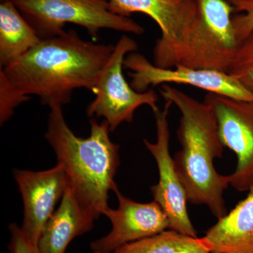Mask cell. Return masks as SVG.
<instances>
[{"label": "cell", "instance_id": "1", "mask_svg": "<svg viewBox=\"0 0 253 253\" xmlns=\"http://www.w3.org/2000/svg\"><path fill=\"white\" fill-rule=\"evenodd\" d=\"M115 45L82 39L71 29L42 40L23 57L1 68L11 84L25 94L38 96L50 108L71 102L73 91L93 92Z\"/></svg>", "mask_w": 253, "mask_h": 253}, {"label": "cell", "instance_id": "2", "mask_svg": "<svg viewBox=\"0 0 253 253\" xmlns=\"http://www.w3.org/2000/svg\"><path fill=\"white\" fill-rule=\"evenodd\" d=\"M159 92L180 111L176 136L181 149L173 158L188 202L207 206L217 219L224 217L228 213L224 192L230 185V175L219 174L214 166V160L222 157L224 146L212 109L169 84L161 85Z\"/></svg>", "mask_w": 253, "mask_h": 253}, {"label": "cell", "instance_id": "3", "mask_svg": "<svg viewBox=\"0 0 253 253\" xmlns=\"http://www.w3.org/2000/svg\"><path fill=\"white\" fill-rule=\"evenodd\" d=\"M89 124V137H78L68 126L62 106H54L50 108L44 137L67 174L75 197L96 220L109 208V191L117 187L114 178L120 166V146L110 139L106 121L99 123L92 118Z\"/></svg>", "mask_w": 253, "mask_h": 253}, {"label": "cell", "instance_id": "4", "mask_svg": "<svg viewBox=\"0 0 253 253\" xmlns=\"http://www.w3.org/2000/svg\"><path fill=\"white\" fill-rule=\"evenodd\" d=\"M41 40L61 36L68 23L84 28L94 38L103 29L143 35L145 29L130 17L111 12L109 0H12Z\"/></svg>", "mask_w": 253, "mask_h": 253}, {"label": "cell", "instance_id": "5", "mask_svg": "<svg viewBox=\"0 0 253 253\" xmlns=\"http://www.w3.org/2000/svg\"><path fill=\"white\" fill-rule=\"evenodd\" d=\"M137 49L138 44L132 38L126 35L121 36L100 73L92 92L95 99L86 107V116L89 118H104L111 131L123 123L132 122L136 110L141 106L147 105L152 111L158 108V96L154 89L138 92L123 74L125 59Z\"/></svg>", "mask_w": 253, "mask_h": 253}, {"label": "cell", "instance_id": "6", "mask_svg": "<svg viewBox=\"0 0 253 253\" xmlns=\"http://www.w3.org/2000/svg\"><path fill=\"white\" fill-rule=\"evenodd\" d=\"M199 21L175 66L228 73L239 44L234 8L227 0H199Z\"/></svg>", "mask_w": 253, "mask_h": 253}, {"label": "cell", "instance_id": "7", "mask_svg": "<svg viewBox=\"0 0 253 253\" xmlns=\"http://www.w3.org/2000/svg\"><path fill=\"white\" fill-rule=\"evenodd\" d=\"M113 14L129 17L142 13L157 23L161 38L154 48V64L160 68L175 66L199 19V0H109Z\"/></svg>", "mask_w": 253, "mask_h": 253}, {"label": "cell", "instance_id": "8", "mask_svg": "<svg viewBox=\"0 0 253 253\" xmlns=\"http://www.w3.org/2000/svg\"><path fill=\"white\" fill-rule=\"evenodd\" d=\"M124 68L129 70L130 85L138 92H144L151 86L188 84L209 93L253 102V93L229 73L181 66L160 68L136 51L126 56Z\"/></svg>", "mask_w": 253, "mask_h": 253}, {"label": "cell", "instance_id": "9", "mask_svg": "<svg viewBox=\"0 0 253 253\" xmlns=\"http://www.w3.org/2000/svg\"><path fill=\"white\" fill-rule=\"evenodd\" d=\"M166 101L164 108L153 111L156 119L157 140L144 144L157 163L159 181L151 188L154 201L163 208L169 219V229L185 235L198 237L197 231L191 223L187 211V195L176 172L174 158L169 153V129L168 115L172 106Z\"/></svg>", "mask_w": 253, "mask_h": 253}, {"label": "cell", "instance_id": "10", "mask_svg": "<svg viewBox=\"0 0 253 253\" xmlns=\"http://www.w3.org/2000/svg\"><path fill=\"white\" fill-rule=\"evenodd\" d=\"M204 101L215 116L223 145L237 156L230 185L240 192L249 191L253 186V102L213 93Z\"/></svg>", "mask_w": 253, "mask_h": 253}, {"label": "cell", "instance_id": "11", "mask_svg": "<svg viewBox=\"0 0 253 253\" xmlns=\"http://www.w3.org/2000/svg\"><path fill=\"white\" fill-rule=\"evenodd\" d=\"M113 191L119 206L116 210L109 208L104 213L112 224V229L107 235L91 243L93 253H113L124 245L169 229V219L157 202H135L123 196L118 186Z\"/></svg>", "mask_w": 253, "mask_h": 253}, {"label": "cell", "instance_id": "12", "mask_svg": "<svg viewBox=\"0 0 253 253\" xmlns=\"http://www.w3.org/2000/svg\"><path fill=\"white\" fill-rule=\"evenodd\" d=\"M14 176L22 196L24 218L21 230L37 246L44 226L69 186L62 166L41 172L14 169Z\"/></svg>", "mask_w": 253, "mask_h": 253}, {"label": "cell", "instance_id": "13", "mask_svg": "<svg viewBox=\"0 0 253 253\" xmlns=\"http://www.w3.org/2000/svg\"><path fill=\"white\" fill-rule=\"evenodd\" d=\"M94 219L82 208L68 186L59 208L51 215L42 231L37 248L39 253H66L75 238L89 232Z\"/></svg>", "mask_w": 253, "mask_h": 253}, {"label": "cell", "instance_id": "14", "mask_svg": "<svg viewBox=\"0 0 253 253\" xmlns=\"http://www.w3.org/2000/svg\"><path fill=\"white\" fill-rule=\"evenodd\" d=\"M211 253H253V186L246 199L202 237Z\"/></svg>", "mask_w": 253, "mask_h": 253}, {"label": "cell", "instance_id": "15", "mask_svg": "<svg viewBox=\"0 0 253 253\" xmlns=\"http://www.w3.org/2000/svg\"><path fill=\"white\" fill-rule=\"evenodd\" d=\"M42 41L12 0L0 4V68L23 57Z\"/></svg>", "mask_w": 253, "mask_h": 253}, {"label": "cell", "instance_id": "16", "mask_svg": "<svg viewBox=\"0 0 253 253\" xmlns=\"http://www.w3.org/2000/svg\"><path fill=\"white\" fill-rule=\"evenodd\" d=\"M113 253H211L202 238L167 229L156 235L133 241Z\"/></svg>", "mask_w": 253, "mask_h": 253}, {"label": "cell", "instance_id": "17", "mask_svg": "<svg viewBox=\"0 0 253 253\" xmlns=\"http://www.w3.org/2000/svg\"><path fill=\"white\" fill-rule=\"evenodd\" d=\"M228 73L253 93V31L240 42Z\"/></svg>", "mask_w": 253, "mask_h": 253}, {"label": "cell", "instance_id": "18", "mask_svg": "<svg viewBox=\"0 0 253 253\" xmlns=\"http://www.w3.org/2000/svg\"><path fill=\"white\" fill-rule=\"evenodd\" d=\"M31 96L15 87L4 71L0 68V124L4 125L14 115L19 105L28 101Z\"/></svg>", "mask_w": 253, "mask_h": 253}, {"label": "cell", "instance_id": "19", "mask_svg": "<svg viewBox=\"0 0 253 253\" xmlns=\"http://www.w3.org/2000/svg\"><path fill=\"white\" fill-rule=\"evenodd\" d=\"M234 11L242 14L232 18L238 41L241 42L253 31V0H230Z\"/></svg>", "mask_w": 253, "mask_h": 253}, {"label": "cell", "instance_id": "20", "mask_svg": "<svg viewBox=\"0 0 253 253\" xmlns=\"http://www.w3.org/2000/svg\"><path fill=\"white\" fill-rule=\"evenodd\" d=\"M9 229L11 234L10 253H39L37 246L32 244L17 224H10Z\"/></svg>", "mask_w": 253, "mask_h": 253}, {"label": "cell", "instance_id": "21", "mask_svg": "<svg viewBox=\"0 0 253 253\" xmlns=\"http://www.w3.org/2000/svg\"><path fill=\"white\" fill-rule=\"evenodd\" d=\"M226 253H241V252H235V251H231V252H228Z\"/></svg>", "mask_w": 253, "mask_h": 253}, {"label": "cell", "instance_id": "22", "mask_svg": "<svg viewBox=\"0 0 253 253\" xmlns=\"http://www.w3.org/2000/svg\"><path fill=\"white\" fill-rule=\"evenodd\" d=\"M228 1H230V0H227Z\"/></svg>", "mask_w": 253, "mask_h": 253}]
</instances>
